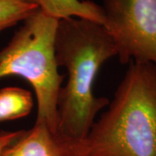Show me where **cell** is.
Listing matches in <instances>:
<instances>
[{
  "mask_svg": "<svg viewBox=\"0 0 156 156\" xmlns=\"http://www.w3.org/2000/svg\"><path fill=\"white\" fill-rule=\"evenodd\" d=\"M58 19L37 10L0 50V78L17 76L32 85L37 100L36 122L57 132V98L63 76L55 56V35Z\"/></svg>",
  "mask_w": 156,
  "mask_h": 156,
  "instance_id": "3957f363",
  "label": "cell"
},
{
  "mask_svg": "<svg viewBox=\"0 0 156 156\" xmlns=\"http://www.w3.org/2000/svg\"><path fill=\"white\" fill-rule=\"evenodd\" d=\"M1 156H89L84 140L53 132L44 123H35Z\"/></svg>",
  "mask_w": 156,
  "mask_h": 156,
  "instance_id": "5b68a950",
  "label": "cell"
},
{
  "mask_svg": "<svg viewBox=\"0 0 156 156\" xmlns=\"http://www.w3.org/2000/svg\"><path fill=\"white\" fill-rule=\"evenodd\" d=\"M101 6L120 62L156 66V0H102Z\"/></svg>",
  "mask_w": 156,
  "mask_h": 156,
  "instance_id": "277c9868",
  "label": "cell"
},
{
  "mask_svg": "<svg viewBox=\"0 0 156 156\" xmlns=\"http://www.w3.org/2000/svg\"><path fill=\"white\" fill-rule=\"evenodd\" d=\"M37 10L26 0H0V32L24 21Z\"/></svg>",
  "mask_w": 156,
  "mask_h": 156,
  "instance_id": "ba28073f",
  "label": "cell"
},
{
  "mask_svg": "<svg viewBox=\"0 0 156 156\" xmlns=\"http://www.w3.org/2000/svg\"><path fill=\"white\" fill-rule=\"evenodd\" d=\"M23 131H0V156L3 154V153L5 149L11 146L16 140L19 138V136L23 134Z\"/></svg>",
  "mask_w": 156,
  "mask_h": 156,
  "instance_id": "9c48e42d",
  "label": "cell"
},
{
  "mask_svg": "<svg viewBox=\"0 0 156 156\" xmlns=\"http://www.w3.org/2000/svg\"><path fill=\"white\" fill-rule=\"evenodd\" d=\"M85 143L89 156H156V66L130 61Z\"/></svg>",
  "mask_w": 156,
  "mask_h": 156,
  "instance_id": "7a4b0ae2",
  "label": "cell"
},
{
  "mask_svg": "<svg viewBox=\"0 0 156 156\" xmlns=\"http://www.w3.org/2000/svg\"><path fill=\"white\" fill-rule=\"evenodd\" d=\"M33 108L31 93L18 87L0 89V122L28 115Z\"/></svg>",
  "mask_w": 156,
  "mask_h": 156,
  "instance_id": "52a82bcc",
  "label": "cell"
},
{
  "mask_svg": "<svg viewBox=\"0 0 156 156\" xmlns=\"http://www.w3.org/2000/svg\"><path fill=\"white\" fill-rule=\"evenodd\" d=\"M38 7L46 15L62 19L78 17L104 24L101 6L89 0H26Z\"/></svg>",
  "mask_w": 156,
  "mask_h": 156,
  "instance_id": "8992f818",
  "label": "cell"
},
{
  "mask_svg": "<svg viewBox=\"0 0 156 156\" xmlns=\"http://www.w3.org/2000/svg\"><path fill=\"white\" fill-rule=\"evenodd\" d=\"M54 45L57 66L66 68L69 74L57 98L56 129L84 140L97 113L109 104L106 97L94 95L93 87L101 66L117 56L116 45L102 24L78 17L58 20Z\"/></svg>",
  "mask_w": 156,
  "mask_h": 156,
  "instance_id": "6da1fadb",
  "label": "cell"
}]
</instances>
